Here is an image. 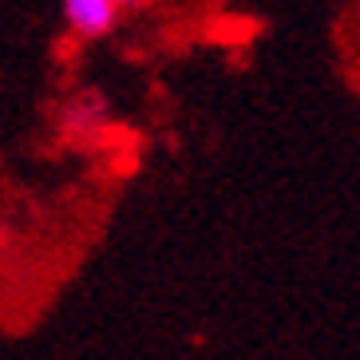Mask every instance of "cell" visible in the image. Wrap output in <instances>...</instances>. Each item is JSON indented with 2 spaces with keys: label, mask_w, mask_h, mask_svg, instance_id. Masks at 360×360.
I'll return each instance as SVG.
<instances>
[{
  "label": "cell",
  "mask_w": 360,
  "mask_h": 360,
  "mask_svg": "<svg viewBox=\"0 0 360 360\" xmlns=\"http://www.w3.org/2000/svg\"><path fill=\"white\" fill-rule=\"evenodd\" d=\"M64 20L75 36L99 40L119 24V4L115 0H64Z\"/></svg>",
  "instance_id": "6da1fadb"
},
{
  "label": "cell",
  "mask_w": 360,
  "mask_h": 360,
  "mask_svg": "<svg viewBox=\"0 0 360 360\" xmlns=\"http://www.w3.org/2000/svg\"><path fill=\"white\" fill-rule=\"evenodd\" d=\"M119 8H147V4H155V0H115Z\"/></svg>",
  "instance_id": "3957f363"
},
{
  "label": "cell",
  "mask_w": 360,
  "mask_h": 360,
  "mask_svg": "<svg viewBox=\"0 0 360 360\" xmlns=\"http://www.w3.org/2000/svg\"><path fill=\"white\" fill-rule=\"evenodd\" d=\"M257 32H262V20H254V16H218V20L210 24V40L233 44V48L250 44Z\"/></svg>",
  "instance_id": "7a4b0ae2"
},
{
  "label": "cell",
  "mask_w": 360,
  "mask_h": 360,
  "mask_svg": "<svg viewBox=\"0 0 360 360\" xmlns=\"http://www.w3.org/2000/svg\"><path fill=\"white\" fill-rule=\"evenodd\" d=\"M8 242H12V230H8V226H0V250H4Z\"/></svg>",
  "instance_id": "277c9868"
}]
</instances>
